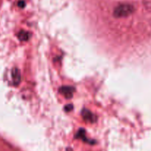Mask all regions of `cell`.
Here are the masks:
<instances>
[{"label":"cell","mask_w":151,"mask_h":151,"mask_svg":"<svg viewBox=\"0 0 151 151\" xmlns=\"http://www.w3.org/2000/svg\"><path fill=\"white\" fill-rule=\"evenodd\" d=\"M134 7L130 4H121L115 8L113 11V16L116 18H125L133 14Z\"/></svg>","instance_id":"obj_1"},{"label":"cell","mask_w":151,"mask_h":151,"mask_svg":"<svg viewBox=\"0 0 151 151\" xmlns=\"http://www.w3.org/2000/svg\"><path fill=\"white\" fill-rule=\"evenodd\" d=\"M74 88L70 86H63L59 88V92L66 99H71L74 93Z\"/></svg>","instance_id":"obj_2"},{"label":"cell","mask_w":151,"mask_h":151,"mask_svg":"<svg viewBox=\"0 0 151 151\" xmlns=\"http://www.w3.org/2000/svg\"><path fill=\"white\" fill-rule=\"evenodd\" d=\"M11 77H12L13 83L14 85H18L21 82V73L18 68H13L12 70H11Z\"/></svg>","instance_id":"obj_3"},{"label":"cell","mask_w":151,"mask_h":151,"mask_svg":"<svg viewBox=\"0 0 151 151\" xmlns=\"http://www.w3.org/2000/svg\"><path fill=\"white\" fill-rule=\"evenodd\" d=\"M82 115L83 116V119L87 122H91L93 123L95 122V116L94 115L91 113L90 110H86V109H84L82 112Z\"/></svg>","instance_id":"obj_4"},{"label":"cell","mask_w":151,"mask_h":151,"mask_svg":"<svg viewBox=\"0 0 151 151\" xmlns=\"http://www.w3.org/2000/svg\"><path fill=\"white\" fill-rule=\"evenodd\" d=\"M17 36H18L19 40L20 41L27 42L28 41L29 39H30V34L29 32L24 31V30H21V31H19L18 33Z\"/></svg>","instance_id":"obj_5"}]
</instances>
